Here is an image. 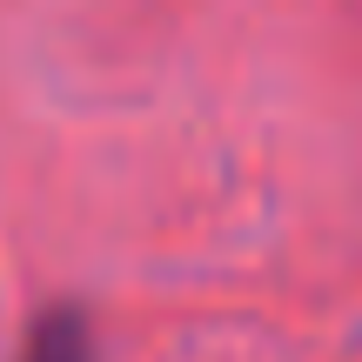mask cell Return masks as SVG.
<instances>
[{"label":"cell","mask_w":362,"mask_h":362,"mask_svg":"<svg viewBox=\"0 0 362 362\" xmlns=\"http://www.w3.org/2000/svg\"><path fill=\"white\" fill-rule=\"evenodd\" d=\"M27 362H94V342H88V322L81 309H47L27 342Z\"/></svg>","instance_id":"cell-1"}]
</instances>
